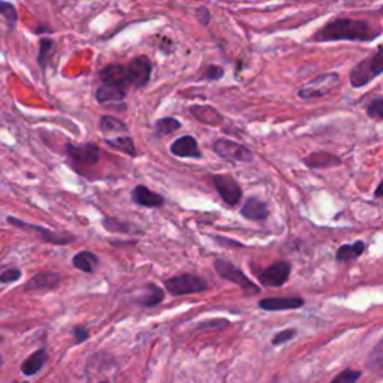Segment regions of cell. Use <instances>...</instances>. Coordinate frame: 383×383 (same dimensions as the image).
<instances>
[{
    "label": "cell",
    "mask_w": 383,
    "mask_h": 383,
    "mask_svg": "<svg viewBox=\"0 0 383 383\" xmlns=\"http://www.w3.org/2000/svg\"><path fill=\"white\" fill-rule=\"evenodd\" d=\"M8 222H9L11 225L17 226V228L28 229V231L37 232V234H40V237H41L44 241L51 242V244L63 246V244H69V242H72V241L75 240L72 235H66V234H57V232L49 231V229H47V228H42V226H40V225H32V223H28V222H23V220L17 219V217H12V216H9V217H8Z\"/></svg>",
    "instance_id": "cell-9"
},
{
    "label": "cell",
    "mask_w": 383,
    "mask_h": 383,
    "mask_svg": "<svg viewBox=\"0 0 383 383\" xmlns=\"http://www.w3.org/2000/svg\"><path fill=\"white\" fill-rule=\"evenodd\" d=\"M100 129L105 135L110 134H127V126L117 117L104 116L100 119Z\"/></svg>",
    "instance_id": "cell-25"
},
{
    "label": "cell",
    "mask_w": 383,
    "mask_h": 383,
    "mask_svg": "<svg viewBox=\"0 0 383 383\" xmlns=\"http://www.w3.org/2000/svg\"><path fill=\"white\" fill-rule=\"evenodd\" d=\"M0 16H4L6 23H8V28L12 30L17 25V21H18V12L16 9V6L9 4V2H5V0H0Z\"/></svg>",
    "instance_id": "cell-29"
},
{
    "label": "cell",
    "mask_w": 383,
    "mask_h": 383,
    "mask_svg": "<svg viewBox=\"0 0 383 383\" xmlns=\"http://www.w3.org/2000/svg\"><path fill=\"white\" fill-rule=\"evenodd\" d=\"M66 151L69 158L75 163L81 165H95L99 160V147L93 143H87L83 146H75V144H66Z\"/></svg>",
    "instance_id": "cell-11"
},
{
    "label": "cell",
    "mask_w": 383,
    "mask_h": 383,
    "mask_svg": "<svg viewBox=\"0 0 383 383\" xmlns=\"http://www.w3.org/2000/svg\"><path fill=\"white\" fill-rule=\"evenodd\" d=\"M99 78L104 84L108 86H116L120 88H124L129 84V73H127V68L117 65V63H112V65L105 66L99 72Z\"/></svg>",
    "instance_id": "cell-12"
},
{
    "label": "cell",
    "mask_w": 383,
    "mask_h": 383,
    "mask_svg": "<svg viewBox=\"0 0 383 383\" xmlns=\"http://www.w3.org/2000/svg\"><path fill=\"white\" fill-rule=\"evenodd\" d=\"M132 201L138 204V206L148 207V208H159L165 204V199L162 195L156 194V192H153L141 184L136 186L132 190Z\"/></svg>",
    "instance_id": "cell-15"
},
{
    "label": "cell",
    "mask_w": 383,
    "mask_h": 383,
    "mask_svg": "<svg viewBox=\"0 0 383 383\" xmlns=\"http://www.w3.org/2000/svg\"><path fill=\"white\" fill-rule=\"evenodd\" d=\"M153 65L147 56L135 57L129 66H127V73H129V84L135 88H143L148 84L151 76Z\"/></svg>",
    "instance_id": "cell-8"
},
{
    "label": "cell",
    "mask_w": 383,
    "mask_h": 383,
    "mask_svg": "<svg viewBox=\"0 0 383 383\" xmlns=\"http://www.w3.org/2000/svg\"><path fill=\"white\" fill-rule=\"evenodd\" d=\"M297 336V329H285V331H280L278 334H276V337L273 338V344L274 346H277V344H283L289 340H292L293 337Z\"/></svg>",
    "instance_id": "cell-35"
},
{
    "label": "cell",
    "mask_w": 383,
    "mask_h": 383,
    "mask_svg": "<svg viewBox=\"0 0 383 383\" xmlns=\"http://www.w3.org/2000/svg\"><path fill=\"white\" fill-rule=\"evenodd\" d=\"M213 151L217 156L228 162H242L247 163L253 160V153L249 147L242 146L232 139L219 138L213 144Z\"/></svg>",
    "instance_id": "cell-6"
},
{
    "label": "cell",
    "mask_w": 383,
    "mask_h": 383,
    "mask_svg": "<svg viewBox=\"0 0 383 383\" xmlns=\"http://www.w3.org/2000/svg\"><path fill=\"white\" fill-rule=\"evenodd\" d=\"M20 277H21V271L18 270V268H11V270H6L0 274V283L6 285V283L17 282Z\"/></svg>",
    "instance_id": "cell-34"
},
{
    "label": "cell",
    "mask_w": 383,
    "mask_h": 383,
    "mask_svg": "<svg viewBox=\"0 0 383 383\" xmlns=\"http://www.w3.org/2000/svg\"><path fill=\"white\" fill-rule=\"evenodd\" d=\"M367 367L372 370V372H377V370L383 368V337L382 340L376 344L375 349L372 350L368 356Z\"/></svg>",
    "instance_id": "cell-30"
},
{
    "label": "cell",
    "mask_w": 383,
    "mask_h": 383,
    "mask_svg": "<svg viewBox=\"0 0 383 383\" xmlns=\"http://www.w3.org/2000/svg\"><path fill=\"white\" fill-rule=\"evenodd\" d=\"M182 127V123L178 122L177 119L174 117H163V119H159L155 124V129H156V134L159 136H167V135H171L174 132H177L178 129Z\"/></svg>",
    "instance_id": "cell-26"
},
{
    "label": "cell",
    "mask_w": 383,
    "mask_h": 383,
    "mask_svg": "<svg viewBox=\"0 0 383 383\" xmlns=\"http://www.w3.org/2000/svg\"><path fill=\"white\" fill-rule=\"evenodd\" d=\"M163 301V290L158 285H148L147 293L143 297L141 304L146 307H155V305L160 304Z\"/></svg>",
    "instance_id": "cell-27"
},
{
    "label": "cell",
    "mask_w": 383,
    "mask_h": 383,
    "mask_svg": "<svg viewBox=\"0 0 383 383\" xmlns=\"http://www.w3.org/2000/svg\"><path fill=\"white\" fill-rule=\"evenodd\" d=\"M213 184L217 190V194L220 195V198L228 204V206H237L242 196V190L237 180L231 175H223V174H217L211 177Z\"/></svg>",
    "instance_id": "cell-7"
},
{
    "label": "cell",
    "mask_w": 383,
    "mask_h": 383,
    "mask_svg": "<svg viewBox=\"0 0 383 383\" xmlns=\"http://www.w3.org/2000/svg\"><path fill=\"white\" fill-rule=\"evenodd\" d=\"M382 35L380 29H373L364 20L338 18L328 23L314 36V42H334V41H361L372 42Z\"/></svg>",
    "instance_id": "cell-1"
},
{
    "label": "cell",
    "mask_w": 383,
    "mask_h": 383,
    "mask_svg": "<svg viewBox=\"0 0 383 383\" xmlns=\"http://www.w3.org/2000/svg\"><path fill=\"white\" fill-rule=\"evenodd\" d=\"M304 300L300 297H282V298H264L259 302V307L266 312H280V310H295L301 309Z\"/></svg>",
    "instance_id": "cell-14"
},
{
    "label": "cell",
    "mask_w": 383,
    "mask_h": 383,
    "mask_svg": "<svg viewBox=\"0 0 383 383\" xmlns=\"http://www.w3.org/2000/svg\"><path fill=\"white\" fill-rule=\"evenodd\" d=\"M223 69L220 66H217V65H210L206 71V73H204V78H207V80H220L222 76H223Z\"/></svg>",
    "instance_id": "cell-36"
},
{
    "label": "cell",
    "mask_w": 383,
    "mask_h": 383,
    "mask_svg": "<svg viewBox=\"0 0 383 383\" xmlns=\"http://www.w3.org/2000/svg\"><path fill=\"white\" fill-rule=\"evenodd\" d=\"M268 214H270V210H268V206L261 201L257 196H252L246 201L244 206L241 208V216L246 217L249 220H254V222H261L265 220Z\"/></svg>",
    "instance_id": "cell-16"
},
{
    "label": "cell",
    "mask_w": 383,
    "mask_h": 383,
    "mask_svg": "<svg viewBox=\"0 0 383 383\" xmlns=\"http://www.w3.org/2000/svg\"><path fill=\"white\" fill-rule=\"evenodd\" d=\"M47 363V352L45 350H36L35 353H32L28 360H25L21 364V372L25 376H33L36 373H40L42 367Z\"/></svg>",
    "instance_id": "cell-21"
},
{
    "label": "cell",
    "mask_w": 383,
    "mask_h": 383,
    "mask_svg": "<svg viewBox=\"0 0 383 383\" xmlns=\"http://www.w3.org/2000/svg\"><path fill=\"white\" fill-rule=\"evenodd\" d=\"M375 196H376V198H383V180H382V183L377 186V189H376V192H375Z\"/></svg>",
    "instance_id": "cell-39"
},
{
    "label": "cell",
    "mask_w": 383,
    "mask_h": 383,
    "mask_svg": "<svg viewBox=\"0 0 383 383\" xmlns=\"http://www.w3.org/2000/svg\"><path fill=\"white\" fill-rule=\"evenodd\" d=\"M367 114L373 120H383V99H375L367 107Z\"/></svg>",
    "instance_id": "cell-32"
},
{
    "label": "cell",
    "mask_w": 383,
    "mask_h": 383,
    "mask_svg": "<svg viewBox=\"0 0 383 383\" xmlns=\"http://www.w3.org/2000/svg\"><path fill=\"white\" fill-rule=\"evenodd\" d=\"M340 83V76L338 73H322L317 75L314 80L309 81L305 86L301 87V90L298 92V96L304 100H314V99H321L326 96L336 86Z\"/></svg>",
    "instance_id": "cell-4"
},
{
    "label": "cell",
    "mask_w": 383,
    "mask_h": 383,
    "mask_svg": "<svg viewBox=\"0 0 383 383\" xmlns=\"http://www.w3.org/2000/svg\"><path fill=\"white\" fill-rule=\"evenodd\" d=\"M104 226L108 229V231L111 232H129V225H124V223H120L119 220H114V219H105L104 220Z\"/></svg>",
    "instance_id": "cell-33"
},
{
    "label": "cell",
    "mask_w": 383,
    "mask_h": 383,
    "mask_svg": "<svg viewBox=\"0 0 383 383\" xmlns=\"http://www.w3.org/2000/svg\"><path fill=\"white\" fill-rule=\"evenodd\" d=\"M14 383H25V382H18V380H17V382H14Z\"/></svg>",
    "instance_id": "cell-41"
},
{
    "label": "cell",
    "mask_w": 383,
    "mask_h": 383,
    "mask_svg": "<svg viewBox=\"0 0 383 383\" xmlns=\"http://www.w3.org/2000/svg\"><path fill=\"white\" fill-rule=\"evenodd\" d=\"M165 288L174 297H182V295H190V293H198L208 289V283L206 280L194 276V274H183L177 276L172 278H168L165 282Z\"/></svg>",
    "instance_id": "cell-5"
},
{
    "label": "cell",
    "mask_w": 383,
    "mask_h": 383,
    "mask_svg": "<svg viewBox=\"0 0 383 383\" xmlns=\"http://www.w3.org/2000/svg\"><path fill=\"white\" fill-rule=\"evenodd\" d=\"M100 383H105V382H100Z\"/></svg>",
    "instance_id": "cell-42"
},
{
    "label": "cell",
    "mask_w": 383,
    "mask_h": 383,
    "mask_svg": "<svg viewBox=\"0 0 383 383\" xmlns=\"http://www.w3.org/2000/svg\"><path fill=\"white\" fill-rule=\"evenodd\" d=\"M105 143L112 148L123 151L127 156H132V158L136 156V148L134 144V139L131 136L119 135L116 138H105Z\"/></svg>",
    "instance_id": "cell-24"
},
{
    "label": "cell",
    "mask_w": 383,
    "mask_h": 383,
    "mask_svg": "<svg viewBox=\"0 0 383 383\" xmlns=\"http://www.w3.org/2000/svg\"><path fill=\"white\" fill-rule=\"evenodd\" d=\"M0 365H2V356H0Z\"/></svg>",
    "instance_id": "cell-40"
},
{
    "label": "cell",
    "mask_w": 383,
    "mask_h": 383,
    "mask_svg": "<svg viewBox=\"0 0 383 383\" xmlns=\"http://www.w3.org/2000/svg\"><path fill=\"white\" fill-rule=\"evenodd\" d=\"M214 268H216L217 274H219L222 278L237 285L246 293H249V295H257V293L261 292V289L254 285L250 278H247L246 274L242 273L240 268H237L234 264H231L229 261L217 259L214 262Z\"/></svg>",
    "instance_id": "cell-3"
},
{
    "label": "cell",
    "mask_w": 383,
    "mask_h": 383,
    "mask_svg": "<svg viewBox=\"0 0 383 383\" xmlns=\"http://www.w3.org/2000/svg\"><path fill=\"white\" fill-rule=\"evenodd\" d=\"M54 53V42L48 40V37H42L40 42V54H37V63H40V66L42 69L47 68L48 60L51 59Z\"/></svg>",
    "instance_id": "cell-28"
},
{
    "label": "cell",
    "mask_w": 383,
    "mask_h": 383,
    "mask_svg": "<svg viewBox=\"0 0 383 383\" xmlns=\"http://www.w3.org/2000/svg\"><path fill=\"white\" fill-rule=\"evenodd\" d=\"M304 163L313 170H324V168L340 167L341 159L326 151H316V153H312V155H309L307 158H304Z\"/></svg>",
    "instance_id": "cell-17"
},
{
    "label": "cell",
    "mask_w": 383,
    "mask_h": 383,
    "mask_svg": "<svg viewBox=\"0 0 383 383\" xmlns=\"http://www.w3.org/2000/svg\"><path fill=\"white\" fill-rule=\"evenodd\" d=\"M363 373L358 372V370H352V368H346L344 372L338 373L331 383H356L361 379Z\"/></svg>",
    "instance_id": "cell-31"
},
{
    "label": "cell",
    "mask_w": 383,
    "mask_h": 383,
    "mask_svg": "<svg viewBox=\"0 0 383 383\" xmlns=\"http://www.w3.org/2000/svg\"><path fill=\"white\" fill-rule=\"evenodd\" d=\"M126 98L124 88L116 87V86H108L102 84L96 90V99L100 104H111V102H122Z\"/></svg>",
    "instance_id": "cell-20"
},
{
    "label": "cell",
    "mask_w": 383,
    "mask_h": 383,
    "mask_svg": "<svg viewBox=\"0 0 383 383\" xmlns=\"http://www.w3.org/2000/svg\"><path fill=\"white\" fill-rule=\"evenodd\" d=\"M292 266L289 262H276L271 266L265 268L259 274V282L268 288H280L283 286L290 276Z\"/></svg>",
    "instance_id": "cell-10"
},
{
    "label": "cell",
    "mask_w": 383,
    "mask_h": 383,
    "mask_svg": "<svg viewBox=\"0 0 383 383\" xmlns=\"http://www.w3.org/2000/svg\"><path fill=\"white\" fill-rule=\"evenodd\" d=\"M383 73V47H379L372 54L361 60L350 72V84L356 88L372 83Z\"/></svg>",
    "instance_id": "cell-2"
},
{
    "label": "cell",
    "mask_w": 383,
    "mask_h": 383,
    "mask_svg": "<svg viewBox=\"0 0 383 383\" xmlns=\"http://www.w3.org/2000/svg\"><path fill=\"white\" fill-rule=\"evenodd\" d=\"M190 112L198 122L211 124V126L220 124L223 120L220 114L217 112L213 107H208V105H194L190 108Z\"/></svg>",
    "instance_id": "cell-19"
},
{
    "label": "cell",
    "mask_w": 383,
    "mask_h": 383,
    "mask_svg": "<svg viewBox=\"0 0 383 383\" xmlns=\"http://www.w3.org/2000/svg\"><path fill=\"white\" fill-rule=\"evenodd\" d=\"M60 283V277L56 273H40L32 277L25 283V290H40V289H54Z\"/></svg>",
    "instance_id": "cell-18"
},
{
    "label": "cell",
    "mask_w": 383,
    "mask_h": 383,
    "mask_svg": "<svg viewBox=\"0 0 383 383\" xmlns=\"http://www.w3.org/2000/svg\"><path fill=\"white\" fill-rule=\"evenodd\" d=\"M73 337L76 338V343H83L88 338V331L84 326H78L73 329Z\"/></svg>",
    "instance_id": "cell-38"
},
{
    "label": "cell",
    "mask_w": 383,
    "mask_h": 383,
    "mask_svg": "<svg viewBox=\"0 0 383 383\" xmlns=\"http://www.w3.org/2000/svg\"><path fill=\"white\" fill-rule=\"evenodd\" d=\"M171 153L177 158L199 159L202 156L199 151L198 141L192 135H184V136L177 138L171 144Z\"/></svg>",
    "instance_id": "cell-13"
},
{
    "label": "cell",
    "mask_w": 383,
    "mask_h": 383,
    "mask_svg": "<svg viewBox=\"0 0 383 383\" xmlns=\"http://www.w3.org/2000/svg\"><path fill=\"white\" fill-rule=\"evenodd\" d=\"M367 244L364 241H356L353 244H344L337 250L336 258L338 262H349L353 259H358L361 254L365 252Z\"/></svg>",
    "instance_id": "cell-22"
},
{
    "label": "cell",
    "mask_w": 383,
    "mask_h": 383,
    "mask_svg": "<svg viewBox=\"0 0 383 383\" xmlns=\"http://www.w3.org/2000/svg\"><path fill=\"white\" fill-rule=\"evenodd\" d=\"M72 264L76 270L84 271V273H93L99 264V259L92 252H80L73 257Z\"/></svg>",
    "instance_id": "cell-23"
},
{
    "label": "cell",
    "mask_w": 383,
    "mask_h": 383,
    "mask_svg": "<svg viewBox=\"0 0 383 383\" xmlns=\"http://www.w3.org/2000/svg\"><path fill=\"white\" fill-rule=\"evenodd\" d=\"M196 17H198V20L201 21V24H204V25H207L208 23H210V20H211V14H210V11L207 9V8H198V11H196Z\"/></svg>",
    "instance_id": "cell-37"
}]
</instances>
